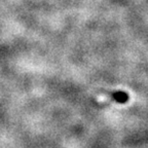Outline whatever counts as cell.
I'll return each mask as SVG.
<instances>
[{"mask_svg": "<svg viewBox=\"0 0 148 148\" xmlns=\"http://www.w3.org/2000/svg\"><path fill=\"white\" fill-rule=\"evenodd\" d=\"M109 95H111V99L114 101L118 102V103H125L129 99L127 95L123 92H108Z\"/></svg>", "mask_w": 148, "mask_h": 148, "instance_id": "6da1fadb", "label": "cell"}]
</instances>
